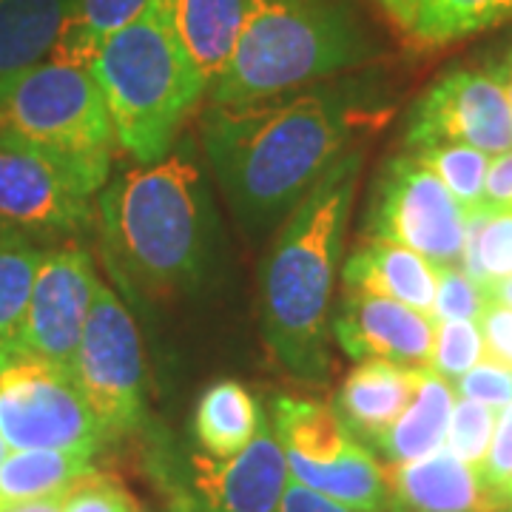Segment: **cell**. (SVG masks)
<instances>
[{"label": "cell", "mask_w": 512, "mask_h": 512, "mask_svg": "<svg viewBox=\"0 0 512 512\" xmlns=\"http://www.w3.org/2000/svg\"><path fill=\"white\" fill-rule=\"evenodd\" d=\"M0 436L9 450L97 453L103 441L72 370L29 353L0 367Z\"/></svg>", "instance_id": "7"}, {"label": "cell", "mask_w": 512, "mask_h": 512, "mask_svg": "<svg viewBox=\"0 0 512 512\" xmlns=\"http://www.w3.org/2000/svg\"><path fill=\"white\" fill-rule=\"evenodd\" d=\"M495 421H498V410L495 407L473 402V399H458L453 404V413H450L444 447L453 456L461 458V461H467L470 467H478L481 458L487 456Z\"/></svg>", "instance_id": "29"}, {"label": "cell", "mask_w": 512, "mask_h": 512, "mask_svg": "<svg viewBox=\"0 0 512 512\" xmlns=\"http://www.w3.org/2000/svg\"><path fill=\"white\" fill-rule=\"evenodd\" d=\"M484 202L512 208V148L504 154H495L487 165L484 177Z\"/></svg>", "instance_id": "37"}, {"label": "cell", "mask_w": 512, "mask_h": 512, "mask_svg": "<svg viewBox=\"0 0 512 512\" xmlns=\"http://www.w3.org/2000/svg\"><path fill=\"white\" fill-rule=\"evenodd\" d=\"M0 507H3V504H0Z\"/></svg>", "instance_id": "45"}, {"label": "cell", "mask_w": 512, "mask_h": 512, "mask_svg": "<svg viewBox=\"0 0 512 512\" xmlns=\"http://www.w3.org/2000/svg\"><path fill=\"white\" fill-rule=\"evenodd\" d=\"M274 433L285 458L305 464H330L356 441L330 404L299 396H276Z\"/></svg>", "instance_id": "21"}, {"label": "cell", "mask_w": 512, "mask_h": 512, "mask_svg": "<svg viewBox=\"0 0 512 512\" xmlns=\"http://www.w3.org/2000/svg\"><path fill=\"white\" fill-rule=\"evenodd\" d=\"M461 271L478 282L484 293L512 276V208L481 202L464 211Z\"/></svg>", "instance_id": "25"}, {"label": "cell", "mask_w": 512, "mask_h": 512, "mask_svg": "<svg viewBox=\"0 0 512 512\" xmlns=\"http://www.w3.org/2000/svg\"><path fill=\"white\" fill-rule=\"evenodd\" d=\"M478 328L484 336V350L498 365L512 367V311L504 305L487 302V308L478 319Z\"/></svg>", "instance_id": "35"}, {"label": "cell", "mask_w": 512, "mask_h": 512, "mask_svg": "<svg viewBox=\"0 0 512 512\" xmlns=\"http://www.w3.org/2000/svg\"><path fill=\"white\" fill-rule=\"evenodd\" d=\"M481 484L493 493V498L507 507V495L512 490V402L498 410L493 439L487 447V456L476 467Z\"/></svg>", "instance_id": "32"}, {"label": "cell", "mask_w": 512, "mask_h": 512, "mask_svg": "<svg viewBox=\"0 0 512 512\" xmlns=\"http://www.w3.org/2000/svg\"><path fill=\"white\" fill-rule=\"evenodd\" d=\"M245 15L248 0H174L177 32L208 89L234 55Z\"/></svg>", "instance_id": "19"}, {"label": "cell", "mask_w": 512, "mask_h": 512, "mask_svg": "<svg viewBox=\"0 0 512 512\" xmlns=\"http://www.w3.org/2000/svg\"><path fill=\"white\" fill-rule=\"evenodd\" d=\"M94 191L69 165L0 137V222L23 234H77L92 222Z\"/></svg>", "instance_id": "11"}, {"label": "cell", "mask_w": 512, "mask_h": 512, "mask_svg": "<svg viewBox=\"0 0 512 512\" xmlns=\"http://www.w3.org/2000/svg\"><path fill=\"white\" fill-rule=\"evenodd\" d=\"M279 512H373V510H359V507H348V504H339L328 495L316 493L311 487L299 484V481H288L285 495H282V507ZM379 512H402V510H379Z\"/></svg>", "instance_id": "36"}, {"label": "cell", "mask_w": 512, "mask_h": 512, "mask_svg": "<svg viewBox=\"0 0 512 512\" xmlns=\"http://www.w3.org/2000/svg\"><path fill=\"white\" fill-rule=\"evenodd\" d=\"M0 137L69 165L100 194L117 151L114 126L89 63L46 57L0 80Z\"/></svg>", "instance_id": "6"}, {"label": "cell", "mask_w": 512, "mask_h": 512, "mask_svg": "<svg viewBox=\"0 0 512 512\" xmlns=\"http://www.w3.org/2000/svg\"><path fill=\"white\" fill-rule=\"evenodd\" d=\"M512 504V490H510V495H507V507H510Z\"/></svg>", "instance_id": "43"}, {"label": "cell", "mask_w": 512, "mask_h": 512, "mask_svg": "<svg viewBox=\"0 0 512 512\" xmlns=\"http://www.w3.org/2000/svg\"><path fill=\"white\" fill-rule=\"evenodd\" d=\"M288 470L293 481L328 495L339 504L373 512L399 510L384 476V467L370 456L362 441H353L348 453L330 464H305L288 458Z\"/></svg>", "instance_id": "20"}, {"label": "cell", "mask_w": 512, "mask_h": 512, "mask_svg": "<svg viewBox=\"0 0 512 512\" xmlns=\"http://www.w3.org/2000/svg\"><path fill=\"white\" fill-rule=\"evenodd\" d=\"M456 404V387L430 367H419L413 399L393 427L376 441L390 464H407L444 447L450 413Z\"/></svg>", "instance_id": "18"}, {"label": "cell", "mask_w": 512, "mask_h": 512, "mask_svg": "<svg viewBox=\"0 0 512 512\" xmlns=\"http://www.w3.org/2000/svg\"><path fill=\"white\" fill-rule=\"evenodd\" d=\"M382 9L387 12V18L393 20L404 35L413 32L416 26V15H419V0H379Z\"/></svg>", "instance_id": "38"}, {"label": "cell", "mask_w": 512, "mask_h": 512, "mask_svg": "<svg viewBox=\"0 0 512 512\" xmlns=\"http://www.w3.org/2000/svg\"><path fill=\"white\" fill-rule=\"evenodd\" d=\"M151 0H74L52 57L89 63L97 46L137 18Z\"/></svg>", "instance_id": "27"}, {"label": "cell", "mask_w": 512, "mask_h": 512, "mask_svg": "<svg viewBox=\"0 0 512 512\" xmlns=\"http://www.w3.org/2000/svg\"><path fill=\"white\" fill-rule=\"evenodd\" d=\"M367 225L436 268H461L464 208L413 151L384 165Z\"/></svg>", "instance_id": "9"}, {"label": "cell", "mask_w": 512, "mask_h": 512, "mask_svg": "<svg viewBox=\"0 0 512 512\" xmlns=\"http://www.w3.org/2000/svg\"><path fill=\"white\" fill-rule=\"evenodd\" d=\"M72 373L103 439H117L143 419V345L120 296L100 282L74 353Z\"/></svg>", "instance_id": "8"}, {"label": "cell", "mask_w": 512, "mask_h": 512, "mask_svg": "<svg viewBox=\"0 0 512 512\" xmlns=\"http://www.w3.org/2000/svg\"><path fill=\"white\" fill-rule=\"evenodd\" d=\"M365 123L353 100L319 89L237 106L211 103L200 137L234 214L248 228H268L348 154Z\"/></svg>", "instance_id": "1"}, {"label": "cell", "mask_w": 512, "mask_h": 512, "mask_svg": "<svg viewBox=\"0 0 512 512\" xmlns=\"http://www.w3.org/2000/svg\"><path fill=\"white\" fill-rule=\"evenodd\" d=\"M97 288L100 279L86 248L66 242L43 251L29 296L20 353L72 370Z\"/></svg>", "instance_id": "12"}, {"label": "cell", "mask_w": 512, "mask_h": 512, "mask_svg": "<svg viewBox=\"0 0 512 512\" xmlns=\"http://www.w3.org/2000/svg\"><path fill=\"white\" fill-rule=\"evenodd\" d=\"M66 495H55V498H37V501H20V504H6L0 512H63Z\"/></svg>", "instance_id": "39"}, {"label": "cell", "mask_w": 512, "mask_h": 512, "mask_svg": "<svg viewBox=\"0 0 512 512\" xmlns=\"http://www.w3.org/2000/svg\"><path fill=\"white\" fill-rule=\"evenodd\" d=\"M362 151H348L296 202L259 268V313L274 356L305 382L330 373L333 282L345 251Z\"/></svg>", "instance_id": "2"}, {"label": "cell", "mask_w": 512, "mask_h": 512, "mask_svg": "<svg viewBox=\"0 0 512 512\" xmlns=\"http://www.w3.org/2000/svg\"><path fill=\"white\" fill-rule=\"evenodd\" d=\"M410 151L439 177L464 211L484 202V177L493 160L490 154L470 146H424Z\"/></svg>", "instance_id": "28"}, {"label": "cell", "mask_w": 512, "mask_h": 512, "mask_svg": "<svg viewBox=\"0 0 512 512\" xmlns=\"http://www.w3.org/2000/svg\"><path fill=\"white\" fill-rule=\"evenodd\" d=\"M63 512H140L134 498L109 476L100 473H89L74 484Z\"/></svg>", "instance_id": "33"}, {"label": "cell", "mask_w": 512, "mask_h": 512, "mask_svg": "<svg viewBox=\"0 0 512 512\" xmlns=\"http://www.w3.org/2000/svg\"><path fill=\"white\" fill-rule=\"evenodd\" d=\"M345 288L382 293L421 313L436 302V265L390 239L367 237L342 268Z\"/></svg>", "instance_id": "17"}, {"label": "cell", "mask_w": 512, "mask_h": 512, "mask_svg": "<svg viewBox=\"0 0 512 512\" xmlns=\"http://www.w3.org/2000/svg\"><path fill=\"white\" fill-rule=\"evenodd\" d=\"M367 52L348 0H248L237 49L208 97L220 106L282 97L359 66Z\"/></svg>", "instance_id": "5"}, {"label": "cell", "mask_w": 512, "mask_h": 512, "mask_svg": "<svg viewBox=\"0 0 512 512\" xmlns=\"http://www.w3.org/2000/svg\"><path fill=\"white\" fill-rule=\"evenodd\" d=\"M484 336L478 322H439L436 342L430 356V370H436L447 382L461 379L470 367L484 359Z\"/></svg>", "instance_id": "30"}, {"label": "cell", "mask_w": 512, "mask_h": 512, "mask_svg": "<svg viewBox=\"0 0 512 512\" xmlns=\"http://www.w3.org/2000/svg\"><path fill=\"white\" fill-rule=\"evenodd\" d=\"M265 416L245 384L222 379L202 393L194 413V436L202 453L211 458H231L254 439Z\"/></svg>", "instance_id": "23"}, {"label": "cell", "mask_w": 512, "mask_h": 512, "mask_svg": "<svg viewBox=\"0 0 512 512\" xmlns=\"http://www.w3.org/2000/svg\"><path fill=\"white\" fill-rule=\"evenodd\" d=\"M43 248L29 234L0 222V367L20 356L29 296Z\"/></svg>", "instance_id": "24"}, {"label": "cell", "mask_w": 512, "mask_h": 512, "mask_svg": "<svg viewBox=\"0 0 512 512\" xmlns=\"http://www.w3.org/2000/svg\"><path fill=\"white\" fill-rule=\"evenodd\" d=\"M487 308V293L473 282L458 265L436 268V302H433V322H478Z\"/></svg>", "instance_id": "31"}, {"label": "cell", "mask_w": 512, "mask_h": 512, "mask_svg": "<svg viewBox=\"0 0 512 512\" xmlns=\"http://www.w3.org/2000/svg\"><path fill=\"white\" fill-rule=\"evenodd\" d=\"M407 146H470L490 157L510 151L512 114L493 69L441 74L410 114Z\"/></svg>", "instance_id": "10"}, {"label": "cell", "mask_w": 512, "mask_h": 512, "mask_svg": "<svg viewBox=\"0 0 512 512\" xmlns=\"http://www.w3.org/2000/svg\"><path fill=\"white\" fill-rule=\"evenodd\" d=\"M456 393L461 399H473L501 410L512 402V367L481 359L476 367H470L461 379H456Z\"/></svg>", "instance_id": "34"}, {"label": "cell", "mask_w": 512, "mask_h": 512, "mask_svg": "<svg viewBox=\"0 0 512 512\" xmlns=\"http://www.w3.org/2000/svg\"><path fill=\"white\" fill-rule=\"evenodd\" d=\"M490 69H493L498 83H501V89H504V97H507V106H510L512 114V49H507V55L501 57L495 66H490Z\"/></svg>", "instance_id": "40"}, {"label": "cell", "mask_w": 512, "mask_h": 512, "mask_svg": "<svg viewBox=\"0 0 512 512\" xmlns=\"http://www.w3.org/2000/svg\"><path fill=\"white\" fill-rule=\"evenodd\" d=\"M100 234L111 274L146 299L188 288L205 262L208 197L191 148L131 165L100 188Z\"/></svg>", "instance_id": "3"}, {"label": "cell", "mask_w": 512, "mask_h": 512, "mask_svg": "<svg viewBox=\"0 0 512 512\" xmlns=\"http://www.w3.org/2000/svg\"><path fill=\"white\" fill-rule=\"evenodd\" d=\"M6 453H9V444H6V441H3V436H0V464H3Z\"/></svg>", "instance_id": "42"}, {"label": "cell", "mask_w": 512, "mask_h": 512, "mask_svg": "<svg viewBox=\"0 0 512 512\" xmlns=\"http://www.w3.org/2000/svg\"><path fill=\"white\" fill-rule=\"evenodd\" d=\"M487 302L504 305V308L512 311V276H507V279H501V282H495V285L487 288Z\"/></svg>", "instance_id": "41"}, {"label": "cell", "mask_w": 512, "mask_h": 512, "mask_svg": "<svg viewBox=\"0 0 512 512\" xmlns=\"http://www.w3.org/2000/svg\"><path fill=\"white\" fill-rule=\"evenodd\" d=\"M92 456L80 450H9L0 464V504L69 495L80 478L94 473Z\"/></svg>", "instance_id": "22"}, {"label": "cell", "mask_w": 512, "mask_h": 512, "mask_svg": "<svg viewBox=\"0 0 512 512\" xmlns=\"http://www.w3.org/2000/svg\"><path fill=\"white\" fill-rule=\"evenodd\" d=\"M419 367L396 365L387 359H365L353 367L336 393V416L362 444H373L393 427L413 399Z\"/></svg>", "instance_id": "16"}, {"label": "cell", "mask_w": 512, "mask_h": 512, "mask_svg": "<svg viewBox=\"0 0 512 512\" xmlns=\"http://www.w3.org/2000/svg\"><path fill=\"white\" fill-rule=\"evenodd\" d=\"M402 512H501L504 507L481 484L476 467L441 447L430 456L390 464L384 470Z\"/></svg>", "instance_id": "15"}, {"label": "cell", "mask_w": 512, "mask_h": 512, "mask_svg": "<svg viewBox=\"0 0 512 512\" xmlns=\"http://www.w3.org/2000/svg\"><path fill=\"white\" fill-rule=\"evenodd\" d=\"M501 512H512V504H510V507H504V510H501Z\"/></svg>", "instance_id": "44"}, {"label": "cell", "mask_w": 512, "mask_h": 512, "mask_svg": "<svg viewBox=\"0 0 512 512\" xmlns=\"http://www.w3.org/2000/svg\"><path fill=\"white\" fill-rule=\"evenodd\" d=\"M194 493L202 512H279L291 481L288 458L268 427L259 424L256 436L237 456H194Z\"/></svg>", "instance_id": "14"}, {"label": "cell", "mask_w": 512, "mask_h": 512, "mask_svg": "<svg viewBox=\"0 0 512 512\" xmlns=\"http://www.w3.org/2000/svg\"><path fill=\"white\" fill-rule=\"evenodd\" d=\"M330 330L339 348L356 362L387 359L396 365L427 367L436 342V322L430 313L359 288H345Z\"/></svg>", "instance_id": "13"}, {"label": "cell", "mask_w": 512, "mask_h": 512, "mask_svg": "<svg viewBox=\"0 0 512 512\" xmlns=\"http://www.w3.org/2000/svg\"><path fill=\"white\" fill-rule=\"evenodd\" d=\"M512 20V0H419L410 37L419 46H447Z\"/></svg>", "instance_id": "26"}, {"label": "cell", "mask_w": 512, "mask_h": 512, "mask_svg": "<svg viewBox=\"0 0 512 512\" xmlns=\"http://www.w3.org/2000/svg\"><path fill=\"white\" fill-rule=\"evenodd\" d=\"M89 66L109 109L117 151L134 165L163 160L208 94L177 32L174 0H151L97 46Z\"/></svg>", "instance_id": "4"}]
</instances>
